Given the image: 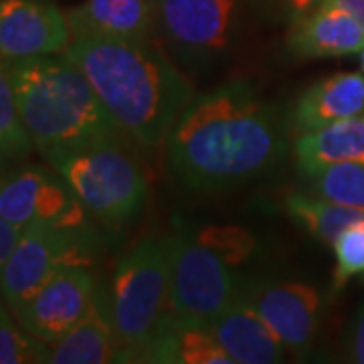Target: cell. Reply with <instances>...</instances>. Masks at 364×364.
Instances as JSON below:
<instances>
[{
    "mask_svg": "<svg viewBox=\"0 0 364 364\" xmlns=\"http://www.w3.org/2000/svg\"><path fill=\"white\" fill-rule=\"evenodd\" d=\"M168 164L193 191H223L253 181L287 152L279 112L245 79L193 95L166 136Z\"/></svg>",
    "mask_w": 364,
    "mask_h": 364,
    "instance_id": "obj_1",
    "label": "cell"
},
{
    "mask_svg": "<svg viewBox=\"0 0 364 364\" xmlns=\"http://www.w3.org/2000/svg\"><path fill=\"white\" fill-rule=\"evenodd\" d=\"M63 55L87 77L117 128L146 148L166 140L195 95L181 69L150 41L73 39Z\"/></svg>",
    "mask_w": 364,
    "mask_h": 364,
    "instance_id": "obj_2",
    "label": "cell"
},
{
    "mask_svg": "<svg viewBox=\"0 0 364 364\" xmlns=\"http://www.w3.org/2000/svg\"><path fill=\"white\" fill-rule=\"evenodd\" d=\"M2 63L13 81L23 126L41 156L119 136L87 77L63 53L31 59L2 57Z\"/></svg>",
    "mask_w": 364,
    "mask_h": 364,
    "instance_id": "obj_3",
    "label": "cell"
},
{
    "mask_svg": "<svg viewBox=\"0 0 364 364\" xmlns=\"http://www.w3.org/2000/svg\"><path fill=\"white\" fill-rule=\"evenodd\" d=\"M57 170L93 219L122 227L142 213L148 184L138 162L117 138L43 156Z\"/></svg>",
    "mask_w": 364,
    "mask_h": 364,
    "instance_id": "obj_4",
    "label": "cell"
},
{
    "mask_svg": "<svg viewBox=\"0 0 364 364\" xmlns=\"http://www.w3.org/2000/svg\"><path fill=\"white\" fill-rule=\"evenodd\" d=\"M168 235L138 241L117 261L105 294L122 346L119 363H134L164 322L168 314Z\"/></svg>",
    "mask_w": 364,
    "mask_h": 364,
    "instance_id": "obj_5",
    "label": "cell"
},
{
    "mask_svg": "<svg viewBox=\"0 0 364 364\" xmlns=\"http://www.w3.org/2000/svg\"><path fill=\"white\" fill-rule=\"evenodd\" d=\"M168 312L182 322L208 326L241 291L233 265L203 245L193 229L168 235Z\"/></svg>",
    "mask_w": 364,
    "mask_h": 364,
    "instance_id": "obj_6",
    "label": "cell"
},
{
    "mask_svg": "<svg viewBox=\"0 0 364 364\" xmlns=\"http://www.w3.org/2000/svg\"><path fill=\"white\" fill-rule=\"evenodd\" d=\"M0 215L21 231L28 227L91 231V215L53 166L14 164L2 172Z\"/></svg>",
    "mask_w": 364,
    "mask_h": 364,
    "instance_id": "obj_7",
    "label": "cell"
},
{
    "mask_svg": "<svg viewBox=\"0 0 364 364\" xmlns=\"http://www.w3.org/2000/svg\"><path fill=\"white\" fill-rule=\"evenodd\" d=\"M93 243L91 231L25 229L0 272V299L11 312H16L59 269L73 263H90Z\"/></svg>",
    "mask_w": 364,
    "mask_h": 364,
    "instance_id": "obj_8",
    "label": "cell"
},
{
    "mask_svg": "<svg viewBox=\"0 0 364 364\" xmlns=\"http://www.w3.org/2000/svg\"><path fill=\"white\" fill-rule=\"evenodd\" d=\"M156 11L162 37L184 63H208L227 51L237 0H156Z\"/></svg>",
    "mask_w": 364,
    "mask_h": 364,
    "instance_id": "obj_9",
    "label": "cell"
},
{
    "mask_svg": "<svg viewBox=\"0 0 364 364\" xmlns=\"http://www.w3.org/2000/svg\"><path fill=\"white\" fill-rule=\"evenodd\" d=\"M97 291L90 263H73L55 273L13 314L31 336L51 344L83 320Z\"/></svg>",
    "mask_w": 364,
    "mask_h": 364,
    "instance_id": "obj_10",
    "label": "cell"
},
{
    "mask_svg": "<svg viewBox=\"0 0 364 364\" xmlns=\"http://www.w3.org/2000/svg\"><path fill=\"white\" fill-rule=\"evenodd\" d=\"M241 294L287 350L298 356L312 350L322 312L320 294L312 286L265 277H243Z\"/></svg>",
    "mask_w": 364,
    "mask_h": 364,
    "instance_id": "obj_11",
    "label": "cell"
},
{
    "mask_svg": "<svg viewBox=\"0 0 364 364\" xmlns=\"http://www.w3.org/2000/svg\"><path fill=\"white\" fill-rule=\"evenodd\" d=\"M71 41L67 13L51 0H0V57L61 55Z\"/></svg>",
    "mask_w": 364,
    "mask_h": 364,
    "instance_id": "obj_12",
    "label": "cell"
},
{
    "mask_svg": "<svg viewBox=\"0 0 364 364\" xmlns=\"http://www.w3.org/2000/svg\"><path fill=\"white\" fill-rule=\"evenodd\" d=\"M287 49L301 59L360 55L364 26L346 9L324 0L312 13L291 21Z\"/></svg>",
    "mask_w": 364,
    "mask_h": 364,
    "instance_id": "obj_13",
    "label": "cell"
},
{
    "mask_svg": "<svg viewBox=\"0 0 364 364\" xmlns=\"http://www.w3.org/2000/svg\"><path fill=\"white\" fill-rule=\"evenodd\" d=\"M73 39L150 41L158 28L156 0H83L67 11Z\"/></svg>",
    "mask_w": 364,
    "mask_h": 364,
    "instance_id": "obj_14",
    "label": "cell"
},
{
    "mask_svg": "<svg viewBox=\"0 0 364 364\" xmlns=\"http://www.w3.org/2000/svg\"><path fill=\"white\" fill-rule=\"evenodd\" d=\"M360 114H364V71H338L299 93L289 112V132L298 138Z\"/></svg>",
    "mask_w": 364,
    "mask_h": 364,
    "instance_id": "obj_15",
    "label": "cell"
},
{
    "mask_svg": "<svg viewBox=\"0 0 364 364\" xmlns=\"http://www.w3.org/2000/svg\"><path fill=\"white\" fill-rule=\"evenodd\" d=\"M208 328L235 364H273L284 360L287 350L284 342L275 336L241 291L215 320L208 322Z\"/></svg>",
    "mask_w": 364,
    "mask_h": 364,
    "instance_id": "obj_16",
    "label": "cell"
},
{
    "mask_svg": "<svg viewBox=\"0 0 364 364\" xmlns=\"http://www.w3.org/2000/svg\"><path fill=\"white\" fill-rule=\"evenodd\" d=\"M122 360V346L112 324L107 294L100 287L90 312L63 338L47 344L51 364H107Z\"/></svg>",
    "mask_w": 364,
    "mask_h": 364,
    "instance_id": "obj_17",
    "label": "cell"
},
{
    "mask_svg": "<svg viewBox=\"0 0 364 364\" xmlns=\"http://www.w3.org/2000/svg\"><path fill=\"white\" fill-rule=\"evenodd\" d=\"M134 363L235 364L208 326L182 322L170 312L154 338L136 354Z\"/></svg>",
    "mask_w": 364,
    "mask_h": 364,
    "instance_id": "obj_18",
    "label": "cell"
},
{
    "mask_svg": "<svg viewBox=\"0 0 364 364\" xmlns=\"http://www.w3.org/2000/svg\"><path fill=\"white\" fill-rule=\"evenodd\" d=\"M294 156L306 176L332 164H364V114L298 136Z\"/></svg>",
    "mask_w": 364,
    "mask_h": 364,
    "instance_id": "obj_19",
    "label": "cell"
},
{
    "mask_svg": "<svg viewBox=\"0 0 364 364\" xmlns=\"http://www.w3.org/2000/svg\"><path fill=\"white\" fill-rule=\"evenodd\" d=\"M286 210L304 231L314 235L326 245H332L346 227L364 223V208L340 205L318 195H289L286 198Z\"/></svg>",
    "mask_w": 364,
    "mask_h": 364,
    "instance_id": "obj_20",
    "label": "cell"
},
{
    "mask_svg": "<svg viewBox=\"0 0 364 364\" xmlns=\"http://www.w3.org/2000/svg\"><path fill=\"white\" fill-rule=\"evenodd\" d=\"M314 195L364 208V164H332L308 174Z\"/></svg>",
    "mask_w": 364,
    "mask_h": 364,
    "instance_id": "obj_21",
    "label": "cell"
},
{
    "mask_svg": "<svg viewBox=\"0 0 364 364\" xmlns=\"http://www.w3.org/2000/svg\"><path fill=\"white\" fill-rule=\"evenodd\" d=\"M0 142L13 152V156L18 162L31 156L35 150V144L25 130L18 114L13 81L2 63V57H0Z\"/></svg>",
    "mask_w": 364,
    "mask_h": 364,
    "instance_id": "obj_22",
    "label": "cell"
},
{
    "mask_svg": "<svg viewBox=\"0 0 364 364\" xmlns=\"http://www.w3.org/2000/svg\"><path fill=\"white\" fill-rule=\"evenodd\" d=\"M47 363V342L31 336L23 326L14 324L6 308L0 306V364Z\"/></svg>",
    "mask_w": 364,
    "mask_h": 364,
    "instance_id": "obj_23",
    "label": "cell"
},
{
    "mask_svg": "<svg viewBox=\"0 0 364 364\" xmlns=\"http://www.w3.org/2000/svg\"><path fill=\"white\" fill-rule=\"evenodd\" d=\"M195 237L229 265H241L251 257L255 239L237 225H207L193 231Z\"/></svg>",
    "mask_w": 364,
    "mask_h": 364,
    "instance_id": "obj_24",
    "label": "cell"
},
{
    "mask_svg": "<svg viewBox=\"0 0 364 364\" xmlns=\"http://www.w3.org/2000/svg\"><path fill=\"white\" fill-rule=\"evenodd\" d=\"M336 255L334 287L342 289L354 275L364 272V223L346 227L332 243Z\"/></svg>",
    "mask_w": 364,
    "mask_h": 364,
    "instance_id": "obj_25",
    "label": "cell"
},
{
    "mask_svg": "<svg viewBox=\"0 0 364 364\" xmlns=\"http://www.w3.org/2000/svg\"><path fill=\"white\" fill-rule=\"evenodd\" d=\"M269 2L275 6L277 13L286 16L287 21L291 23V21H296L304 14L312 13L314 9H318L324 0H269Z\"/></svg>",
    "mask_w": 364,
    "mask_h": 364,
    "instance_id": "obj_26",
    "label": "cell"
},
{
    "mask_svg": "<svg viewBox=\"0 0 364 364\" xmlns=\"http://www.w3.org/2000/svg\"><path fill=\"white\" fill-rule=\"evenodd\" d=\"M21 233H23L21 229H16L14 225H11L0 215V272H2L4 263L9 259V255L13 253L16 241L21 239Z\"/></svg>",
    "mask_w": 364,
    "mask_h": 364,
    "instance_id": "obj_27",
    "label": "cell"
},
{
    "mask_svg": "<svg viewBox=\"0 0 364 364\" xmlns=\"http://www.w3.org/2000/svg\"><path fill=\"white\" fill-rule=\"evenodd\" d=\"M352 360L358 364H364V306L358 312V318L354 322V332H352L350 342Z\"/></svg>",
    "mask_w": 364,
    "mask_h": 364,
    "instance_id": "obj_28",
    "label": "cell"
},
{
    "mask_svg": "<svg viewBox=\"0 0 364 364\" xmlns=\"http://www.w3.org/2000/svg\"><path fill=\"white\" fill-rule=\"evenodd\" d=\"M334 4H338L342 9H346L348 13H352L364 26V0H330Z\"/></svg>",
    "mask_w": 364,
    "mask_h": 364,
    "instance_id": "obj_29",
    "label": "cell"
},
{
    "mask_svg": "<svg viewBox=\"0 0 364 364\" xmlns=\"http://www.w3.org/2000/svg\"><path fill=\"white\" fill-rule=\"evenodd\" d=\"M16 162H18V160L13 156V152H11L4 144L0 142V174L6 172L9 168H13Z\"/></svg>",
    "mask_w": 364,
    "mask_h": 364,
    "instance_id": "obj_30",
    "label": "cell"
},
{
    "mask_svg": "<svg viewBox=\"0 0 364 364\" xmlns=\"http://www.w3.org/2000/svg\"><path fill=\"white\" fill-rule=\"evenodd\" d=\"M360 61H363V71H364V49L360 51Z\"/></svg>",
    "mask_w": 364,
    "mask_h": 364,
    "instance_id": "obj_31",
    "label": "cell"
}]
</instances>
